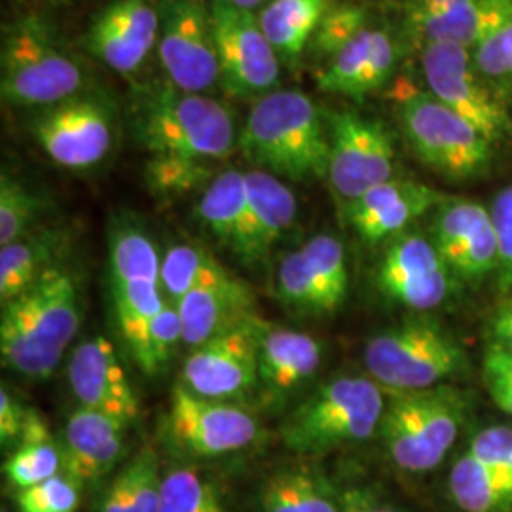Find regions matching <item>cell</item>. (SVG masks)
<instances>
[{"mask_svg":"<svg viewBox=\"0 0 512 512\" xmlns=\"http://www.w3.org/2000/svg\"><path fill=\"white\" fill-rule=\"evenodd\" d=\"M133 141L150 156H184L219 164L239 150L234 112L207 93L184 92L169 80L135 84L126 101Z\"/></svg>","mask_w":512,"mask_h":512,"instance_id":"6da1fadb","label":"cell"},{"mask_svg":"<svg viewBox=\"0 0 512 512\" xmlns=\"http://www.w3.org/2000/svg\"><path fill=\"white\" fill-rule=\"evenodd\" d=\"M80 325V279L65 262H59L33 287L2 306V365L33 380L52 376Z\"/></svg>","mask_w":512,"mask_h":512,"instance_id":"7a4b0ae2","label":"cell"},{"mask_svg":"<svg viewBox=\"0 0 512 512\" xmlns=\"http://www.w3.org/2000/svg\"><path fill=\"white\" fill-rule=\"evenodd\" d=\"M239 152L255 169L291 183L327 179V114L300 90H275L255 101L239 131Z\"/></svg>","mask_w":512,"mask_h":512,"instance_id":"3957f363","label":"cell"},{"mask_svg":"<svg viewBox=\"0 0 512 512\" xmlns=\"http://www.w3.org/2000/svg\"><path fill=\"white\" fill-rule=\"evenodd\" d=\"M82 59L38 14L10 21L0 42V95L14 109L40 110L88 92Z\"/></svg>","mask_w":512,"mask_h":512,"instance_id":"277c9868","label":"cell"},{"mask_svg":"<svg viewBox=\"0 0 512 512\" xmlns=\"http://www.w3.org/2000/svg\"><path fill=\"white\" fill-rule=\"evenodd\" d=\"M384 410V387L370 376H338L298 404L279 435L294 454L323 456L374 437Z\"/></svg>","mask_w":512,"mask_h":512,"instance_id":"5b68a950","label":"cell"},{"mask_svg":"<svg viewBox=\"0 0 512 512\" xmlns=\"http://www.w3.org/2000/svg\"><path fill=\"white\" fill-rule=\"evenodd\" d=\"M109 272L116 327L139 368L147 357L150 329L167 306L162 255L133 213L116 215L109 228Z\"/></svg>","mask_w":512,"mask_h":512,"instance_id":"8992f818","label":"cell"},{"mask_svg":"<svg viewBox=\"0 0 512 512\" xmlns=\"http://www.w3.org/2000/svg\"><path fill=\"white\" fill-rule=\"evenodd\" d=\"M395 109L408 147L444 179L473 181L492 169L494 143L433 93L401 80L395 86Z\"/></svg>","mask_w":512,"mask_h":512,"instance_id":"52a82bcc","label":"cell"},{"mask_svg":"<svg viewBox=\"0 0 512 512\" xmlns=\"http://www.w3.org/2000/svg\"><path fill=\"white\" fill-rule=\"evenodd\" d=\"M385 391L380 439L389 459L412 475L435 469L458 439L465 397L454 387Z\"/></svg>","mask_w":512,"mask_h":512,"instance_id":"ba28073f","label":"cell"},{"mask_svg":"<svg viewBox=\"0 0 512 512\" xmlns=\"http://www.w3.org/2000/svg\"><path fill=\"white\" fill-rule=\"evenodd\" d=\"M368 376L389 391L431 389L465 370L458 340L433 321H408L382 330L365 346Z\"/></svg>","mask_w":512,"mask_h":512,"instance_id":"9c48e42d","label":"cell"},{"mask_svg":"<svg viewBox=\"0 0 512 512\" xmlns=\"http://www.w3.org/2000/svg\"><path fill=\"white\" fill-rule=\"evenodd\" d=\"M118 107L107 93L88 90L33 110L29 133L52 164L88 173L105 164L118 139Z\"/></svg>","mask_w":512,"mask_h":512,"instance_id":"30bf717a","label":"cell"},{"mask_svg":"<svg viewBox=\"0 0 512 512\" xmlns=\"http://www.w3.org/2000/svg\"><path fill=\"white\" fill-rule=\"evenodd\" d=\"M162 431L165 442L184 456L213 459L253 446L260 423L245 404L205 399L179 384L171 393Z\"/></svg>","mask_w":512,"mask_h":512,"instance_id":"8fae6325","label":"cell"},{"mask_svg":"<svg viewBox=\"0 0 512 512\" xmlns=\"http://www.w3.org/2000/svg\"><path fill=\"white\" fill-rule=\"evenodd\" d=\"M421 67L429 92L469 120L494 145L512 141V116L490 78L476 69L473 52L459 44H427Z\"/></svg>","mask_w":512,"mask_h":512,"instance_id":"7c38bea8","label":"cell"},{"mask_svg":"<svg viewBox=\"0 0 512 512\" xmlns=\"http://www.w3.org/2000/svg\"><path fill=\"white\" fill-rule=\"evenodd\" d=\"M330 133L329 181L336 200H359L378 184L395 179L397 148L382 122L353 110L327 114Z\"/></svg>","mask_w":512,"mask_h":512,"instance_id":"4fadbf2b","label":"cell"},{"mask_svg":"<svg viewBox=\"0 0 512 512\" xmlns=\"http://www.w3.org/2000/svg\"><path fill=\"white\" fill-rule=\"evenodd\" d=\"M209 2L219 55L220 90L253 103L275 92L281 59L264 35L258 14L236 8L226 0Z\"/></svg>","mask_w":512,"mask_h":512,"instance_id":"5bb4252c","label":"cell"},{"mask_svg":"<svg viewBox=\"0 0 512 512\" xmlns=\"http://www.w3.org/2000/svg\"><path fill=\"white\" fill-rule=\"evenodd\" d=\"M158 57L164 78L184 92L209 93L220 86L219 55L211 2L158 0Z\"/></svg>","mask_w":512,"mask_h":512,"instance_id":"9a60e30c","label":"cell"},{"mask_svg":"<svg viewBox=\"0 0 512 512\" xmlns=\"http://www.w3.org/2000/svg\"><path fill=\"white\" fill-rule=\"evenodd\" d=\"M260 323L253 319L190 349L181 385L190 393L224 403L247 404L258 395Z\"/></svg>","mask_w":512,"mask_h":512,"instance_id":"2e32d148","label":"cell"},{"mask_svg":"<svg viewBox=\"0 0 512 512\" xmlns=\"http://www.w3.org/2000/svg\"><path fill=\"white\" fill-rule=\"evenodd\" d=\"M160 38L158 0H112L86 29L82 46L112 73L141 71Z\"/></svg>","mask_w":512,"mask_h":512,"instance_id":"e0dca14e","label":"cell"},{"mask_svg":"<svg viewBox=\"0 0 512 512\" xmlns=\"http://www.w3.org/2000/svg\"><path fill=\"white\" fill-rule=\"evenodd\" d=\"M452 275L433 239L406 234L385 249L376 285L385 298L408 310L429 311L450 296Z\"/></svg>","mask_w":512,"mask_h":512,"instance_id":"ac0fdd59","label":"cell"},{"mask_svg":"<svg viewBox=\"0 0 512 512\" xmlns=\"http://www.w3.org/2000/svg\"><path fill=\"white\" fill-rule=\"evenodd\" d=\"M67 378L78 406L99 410L128 425L139 418V395L118 349L105 336H93L74 346Z\"/></svg>","mask_w":512,"mask_h":512,"instance_id":"d6986e66","label":"cell"},{"mask_svg":"<svg viewBox=\"0 0 512 512\" xmlns=\"http://www.w3.org/2000/svg\"><path fill=\"white\" fill-rule=\"evenodd\" d=\"M431 239L450 272L461 279L476 283L497 272V234L484 205L467 200L440 203Z\"/></svg>","mask_w":512,"mask_h":512,"instance_id":"ffe728a7","label":"cell"},{"mask_svg":"<svg viewBox=\"0 0 512 512\" xmlns=\"http://www.w3.org/2000/svg\"><path fill=\"white\" fill-rule=\"evenodd\" d=\"M247 177V205L232 253L249 270L270 262L277 243L293 228L298 202L291 186L272 173L251 169Z\"/></svg>","mask_w":512,"mask_h":512,"instance_id":"44dd1931","label":"cell"},{"mask_svg":"<svg viewBox=\"0 0 512 512\" xmlns=\"http://www.w3.org/2000/svg\"><path fill=\"white\" fill-rule=\"evenodd\" d=\"M323 361L321 344L302 330L275 327L262 319L258 342V399L281 408L313 380Z\"/></svg>","mask_w":512,"mask_h":512,"instance_id":"7402d4cb","label":"cell"},{"mask_svg":"<svg viewBox=\"0 0 512 512\" xmlns=\"http://www.w3.org/2000/svg\"><path fill=\"white\" fill-rule=\"evenodd\" d=\"M128 423L109 414L78 406L61 431L63 473L82 488L107 478L126 452Z\"/></svg>","mask_w":512,"mask_h":512,"instance_id":"603a6c76","label":"cell"},{"mask_svg":"<svg viewBox=\"0 0 512 512\" xmlns=\"http://www.w3.org/2000/svg\"><path fill=\"white\" fill-rule=\"evenodd\" d=\"M446 200L442 192L427 184L391 179L349 203L344 215L361 238L378 243L399 236L406 226Z\"/></svg>","mask_w":512,"mask_h":512,"instance_id":"cb8c5ba5","label":"cell"},{"mask_svg":"<svg viewBox=\"0 0 512 512\" xmlns=\"http://www.w3.org/2000/svg\"><path fill=\"white\" fill-rule=\"evenodd\" d=\"M183 323V344L194 349L256 315L253 289L226 272L184 294L175 304Z\"/></svg>","mask_w":512,"mask_h":512,"instance_id":"d4e9b609","label":"cell"},{"mask_svg":"<svg viewBox=\"0 0 512 512\" xmlns=\"http://www.w3.org/2000/svg\"><path fill=\"white\" fill-rule=\"evenodd\" d=\"M397 44L384 29L366 27L317 74L321 92L365 99L389 82L397 65Z\"/></svg>","mask_w":512,"mask_h":512,"instance_id":"484cf974","label":"cell"},{"mask_svg":"<svg viewBox=\"0 0 512 512\" xmlns=\"http://www.w3.org/2000/svg\"><path fill=\"white\" fill-rule=\"evenodd\" d=\"M69 247V232L59 226H37L4 247H0V302L18 298L38 279L63 262Z\"/></svg>","mask_w":512,"mask_h":512,"instance_id":"4316f807","label":"cell"},{"mask_svg":"<svg viewBox=\"0 0 512 512\" xmlns=\"http://www.w3.org/2000/svg\"><path fill=\"white\" fill-rule=\"evenodd\" d=\"M486 0H408L406 27L412 38L427 44H459L473 50Z\"/></svg>","mask_w":512,"mask_h":512,"instance_id":"83f0119b","label":"cell"},{"mask_svg":"<svg viewBox=\"0 0 512 512\" xmlns=\"http://www.w3.org/2000/svg\"><path fill=\"white\" fill-rule=\"evenodd\" d=\"M260 512H342V497L308 465L277 469L258 490Z\"/></svg>","mask_w":512,"mask_h":512,"instance_id":"f1b7e54d","label":"cell"},{"mask_svg":"<svg viewBox=\"0 0 512 512\" xmlns=\"http://www.w3.org/2000/svg\"><path fill=\"white\" fill-rule=\"evenodd\" d=\"M330 8L332 0H268L258 19L279 59L296 67Z\"/></svg>","mask_w":512,"mask_h":512,"instance_id":"f546056e","label":"cell"},{"mask_svg":"<svg viewBox=\"0 0 512 512\" xmlns=\"http://www.w3.org/2000/svg\"><path fill=\"white\" fill-rule=\"evenodd\" d=\"M247 205V177L243 171L228 167L222 169L211 183L200 192L196 203V219L209 238L220 247L234 249L241 220Z\"/></svg>","mask_w":512,"mask_h":512,"instance_id":"4dcf8cb0","label":"cell"},{"mask_svg":"<svg viewBox=\"0 0 512 512\" xmlns=\"http://www.w3.org/2000/svg\"><path fill=\"white\" fill-rule=\"evenodd\" d=\"M2 473L16 492L63 473L59 440L54 439V433L42 414H33L29 418L18 446L2 465Z\"/></svg>","mask_w":512,"mask_h":512,"instance_id":"1f68e13d","label":"cell"},{"mask_svg":"<svg viewBox=\"0 0 512 512\" xmlns=\"http://www.w3.org/2000/svg\"><path fill=\"white\" fill-rule=\"evenodd\" d=\"M162 480L156 450L143 446L110 480L101 512H160Z\"/></svg>","mask_w":512,"mask_h":512,"instance_id":"d6a6232c","label":"cell"},{"mask_svg":"<svg viewBox=\"0 0 512 512\" xmlns=\"http://www.w3.org/2000/svg\"><path fill=\"white\" fill-rule=\"evenodd\" d=\"M448 488L463 512H512V476L469 452L454 463Z\"/></svg>","mask_w":512,"mask_h":512,"instance_id":"836d02e7","label":"cell"},{"mask_svg":"<svg viewBox=\"0 0 512 512\" xmlns=\"http://www.w3.org/2000/svg\"><path fill=\"white\" fill-rule=\"evenodd\" d=\"M275 294L281 304L302 315H330L336 311L329 293L311 268L302 249L291 251L279 260L275 272Z\"/></svg>","mask_w":512,"mask_h":512,"instance_id":"e575fe53","label":"cell"},{"mask_svg":"<svg viewBox=\"0 0 512 512\" xmlns=\"http://www.w3.org/2000/svg\"><path fill=\"white\" fill-rule=\"evenodd\" d=\"M471 52L476 69L486 78L512 76V0H486Z\"/></svg>","mask_w":512,"mask_h":512,"instance_id":"d590c367","label":"cell"},{"mask_svg":"<svg viewBox=\"0 0 512 512\" xmlns=\"http://www.w3.org/2000/svg\"><path fill=\"white\" fill-rule=\"evenodd\" d=\"M228 270L202 245L173 243L162 255V289L165 298L177 304L184 294L213 281Z\"/></svg>","mask_w":512,"mask_h":512,"instance_id":"8d00e7d4","label":"cell"},{"mask_svg":"<svg viewBox=\"0 0 512 512\" xmlns=\"http://www.w3.org/2000/svg\"><path fill=\"white\" fill-rule=\"evenodd\" d=\"M217 173L215 162L162 154L148 158L143 175L154 198L175 200L192 192H203Z\"/></svg>","mask_w":512,"mask_h":512,"instance_id":"74e56055","label":"cell"},{"mask_svg":"<svg viewBox=\"0 0 512 512\" xmlns=\"http://www.w3.org/2000/svg\"><path fill=\"white\" fill-rule=\"evenodd\" d=\"M44 213V200L37 192L14 177L2 171L0 177V247L23 238L33 232Z\"/></svg>","mask_w":512,"mask_h":512,"instance_id":"f35d334b","label":"cell"},{"mask_svg":"<svg viewBox=\"0 0 512 512\" xmlns=\"http://www.w3.org/2000/svg\"><path fill=\"white\" fill-rule=\"evenodd\" d=\"M160 512H228L215 486L192 467H175L162 480Z\"/></svg>","mask_w":512,"mask_h":512,"instance_id":"ab89813d","label":"cell"},{"mask_svg":"<svg viewBox=\"0 0 512 512\" xmlns=\"http://www.w3.org/2000/svg\"><path fill=\"white\" fill-rule=\"evenodd\" d=\"M311 268L323 281L336 310L344 304L349 289L348 258L342 241L330 234H317L302 247Z\"/></svg>","mask_w":512,"mask_h":512,"instance_id":"60d3db41","label":"cell"},{"mask_svg":"<svg viewBox=\"0 0 512 512\" xmlns=\"http://www.w3.org/2000/svg\"><path fill=\"white\" fill-rule=\"evenodd\" d=\"M368 25V12L357 4H338L332 6L325 18L321 19L315 35L311 38L310 48L317 57L330 61L349 42L361 35Z\"/></svg>","mask_w":512,"mask_h":512,"instance_id":"b9f144b4","label":"cell"},{"mask_svg":"<svg viewBox=\"0 0 512 512\" xmlns=\"http://www.w3.org/2000/svg\"><path fill=\"white\" fill-rule=\"evenodd\" d=\"M80 501L82 486L65 473L16 492L18 512H76Z\"/></svg>","mask_w":512,"mask_h":512,"instance_id":"7bdbcfd3","label":"cell"},{"mask_svg":"<svg viewBox=\"0 0 512 512\" xmlns=\"http://www.w3.org/2000/svg\"><path fill=\"white\" fill-rule=\"evenodd\" d=\"M183 344V323L181 315L173 302H167L164 311L156 317L150 329L148 338L147 357L141 370L148 376H156L164 372L175 349Z\"/></svg>","mask_w":512,"mask_h":512,"instance_id":"ee69618b","label":"cell"},{"mask_svg":"<svg viewBox=\"0 0 512 512\" xmlns=\"http://www.w3.org/2000/svg\"><path fill=\"white\" fill-rule=\"evenodd\" d=\"M499 249L497 283L503 293L512 291V184L503 188L490 207Z\"/></svg>","mask_w":512,"mask_h":512,"instance_id":"f6af8a7d","label":"cell"},{"mask_svg":"<svg viewBox=\"0 0 512 512\" xmlns=\"http://www.w3.org/2000/svg\"><path fill=\"white\" fill-rule=\"evenodd\" d=\"M469 454L492 465L497 471L512 476V429L505 425H494L471 440Z\"/></svg>","mask_w":512,"mask_h":512,"instance_id":"bcb514c9","label":"cell"},{"mask_svg":"<svg viewBox=\"0 0 512 512\" xmlns=\"http://www.w3.org/2000/svg\"><path fill=\"white\" fill-rule=\"evenodd\" d=\"M29 406L16 399V395L2 385L0 389V442L2 448L14 450L23 435Z\"/></svg>","mask_w":512,"mask_h":512,"instance_id":"7dc6e473","label":"cell"},{"mask_svg":"<svg viewBox=\"0 0 512 512\" xmlns=\"http://www.w3.org/2000/svg\"><path fill=\"white\" fill-rule=\"evenodd\" d=\"M484 376L499 378L512 385V353L501 346H490L484 355Z\"/></svg>","mask_w":512,"mask_h":512,"instance_id":"c3c4849f","label":"cell"},{"mask_svg":"<svg viewBox=\"0 0 512 512\" xmlns=\"http://www.w3.org/2000/svg\"><path fill=\"white\" fill-rule=\"evenodd\" d=\"M492 336L497 346L509 349L512 353V300L505 304V308L497 311L492 321Z\"/></svg>","mask_w":512,"mask_h":512,"instance_id":"681fc988","label":"cell"},{"mask_svg":"<svg viewBox=\"0 0 512 512\" xmlns=\"http://www.w3.org/2000/svg\"><path fill=\"white\" fill-rule=\"evenodd\" d=\"M370 495L363 490H349L342 495V512H365Z\"/></svg>","mask_w":512,"mask_h":512,"instance_id":"f907efd6","label":"cell"},{"mask_svg":"<svg viewBox=\"0 0 512 512\" xmlns=\"http://www.w3.org/2000/svg\"><path fill=\"white\" fill-rule=\"evenodd\" d=\"M226 2L236 8H241V10H249V12H255L256 8L266 4V0H226Z\"/></svg>","mask_w":512,"mask_h":512,"instance_id":"816d5d0a","label":"cell"},{"mask_svg":"<svg viewBox=\"0 0 512 512\" xmlns=\"http://www.w3.org/2000/svg\"><path fill=\"white\" fill-rule=\"evenodd\" d=\"M365 512H404L401 509H397V507H393V505H380V503H374L372 501V497H370V501H368V505H366Z\"/></svg>","mask_w":512,"mask_h":512,"instance_id":"f5cc1de1","label":"cell"},{"mask_svg":"<svg viewBox=\"0 0 512 512\" xmlns=\"http://www.w3.org/2000/svg\"><path fill=\"white\" fill-rule=\"evenodd\" d=\"M35 2H50V4H54V2H69V0H35Z\"/></svg>","mask_w":512,"mask_h":512,"instance_id":"db71d44e","label":"cell"},{"mask_svg":"<svg viewBox=\"0 0 512 512\" xmlns=\"http://www.w3.org/2000/svg\"><path fill=\"white\" fill-rule=\"evenodd\" d=\"M2 512H8V511H6V509H2Z\"/></svg>","mask_w":512,"mask_h":512,"instance_id":"11a10c76","label":"cell"}]
</instances>
